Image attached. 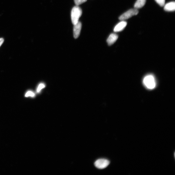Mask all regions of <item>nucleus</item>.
<instances>
[{
    "mask_svg": "<svg viewBox=\"0 0 175 175\" xmlns=\"http://www.w3.org/2000/svg\"><path fill=\"white\" fill-rule=\"evenodd\" d=\"M118 38V36L115 34H111L108 38L107 42L109 46H111L114 44Z\"/></svg>",
    "mask_w": 175,
    "mask_h": 175,
    "instance_id": "nucleus-7",
    "label": "nucleus"
},
{
    "mask_svg": "<svg viewBox=\"0 0 175 175\" xmlns=\"http://www.w3.org/2000/svg\"><path fill=\"white\" fill-rule=\"evenodd\" d=\"M46 87L45 85L43 83H41L38 86L37 89V92L39 93L41 90L45 88Z\"/></svg>",
    "mask_w": 175,
    "mask_h": 175,
    "instance_id": "nucleus-11",
    "label": "nucleus"
},
{
    "mask_svg": "<svg viewBox=\"0 0 175 175\" xmlns=\"http://www.w3.org/2000/svg\"><path fill=\"white\" fill-rule=\"evenodd\" d=\"M110 163V162L108 160L101 159L96 161L95 163V165L97 168L102 169L107 168Z\"/></svg>",
    "mask_w": 175,
    "mask_h": 175,
    "instance_id": "nucleus-4",
    "label": "nucleus"
},
{
    "mask_svg": "<svg viewBox=\"0 0 175 175\" xmlns=\"http://www.w3.org/2000/svg\"><path fill=\"white\" fill-rule=\"evenodd\" d=\"M4 42V39L3 38H0V47H1Z\"/></svg>",
    "mask_w": 175,
    "mask_h": 175,
    "instance_id": "nucleus-14",
    "label": "nucleus"
},
{
    "mask_svg": "<svg viewBox=\"0 0 175 175\" xmlns=\"http://www.w3.org/2000/svg\"><path fill=\"white\" fill-rule=\"evenodd\" d=\"M155 1L161 6L163 7L164 6L165 0H155Z\"/></svg>",
    "mask_w": 175,
    "mask_h": 175,
    "instance_id": "nucleus-13",
    "label": "nucleus"
},
{
    "mask_svg": "<svg viewBox=\"0 0 175 175\" xmlns=\"http://www.w3.org/2000/svg\"><path fill=\"white\" fill-rule=\"evenodd\" d=\"M82 14V10L78 6H76L72 9L71 12V19L72 23L74 25L79 22V19Z\"/></svg>",
    "mask_w": 175,
    "mask_h": 175,
    "instance_id": "nucleus-1",
    "label": "nucleus"
},
{
    "mask_svg": "<svg viewBox=\"0 0 175 175\" xmlns=\"http://www.w3.org/2000/svg\"><path fill=\"white\" fill-rule=\"evenodd\" d=\"M146 0H137L134 5L135 8L138 9L142 8L146 3Z\"/></svg>",
    "mask_w": 175,
    "mask_h": 175,
    "instance_id": "nucleus-9",
    "label": "nucleus"
},
{
    "mask_svg": "<svg viewBox=\"0 0 175 175\" xmlns=\"http://www.w3.org/2000/svg\"><path fill=\"white\" fill-rule=\"evenodd\" d=\"M74 38L77 39L79 36L82 27V24L80 22H79L74 25Z\"/></svg>",
    "mask_w": 175,
    "mask_h": 175,
    "instance_id": "nucleus-5",
    "label": "nucleus"
},
{
    "mask_svg": "<svg viewBox=\"0 0 175 175\" xmlns=\"http://www.w3.org/2000/svg\"><path fill=\"white\" fill-rule=\"evenodd\" d=\"M164 9L165 11L168 12L174 11L175 9V2H171L165 5Z\"/></svg>",
    "mask_w": 175,
    "mask_h": 175,
    "instance_id": "nucleus-8",
    "label": "nucleus"
},
{
    "mask_svg": "<svg viewBox=\"0 0 175 175\" xmlns=\"http://www.w3.org/2000/svg\"><path fill=\"white\" fill-rule=\"evenodd\" d=\"M127 22L122 20V21L118 23L115 27L114 31L115 32H118L121 31L124 29L127 25Z\"/></svg>",
    "mask_w": 175,
    "mask_h": 175,
    "instance_id": "nucleus-6",
    "label": "nucleus"
},
{
    "mask_svg": "<svg viewBox=\"0 0 175 175\" xmlns=\"http://www.w3.org/2000/svg\"><path fill=\"white\" fill-rule=\"evenodd\" d=\"M139 11L137 9H130L120 16L119 19L121 20H125L130 18L133 16L137 15Z\"/></svg>",
    "mask_w": 175,
    "mask_h": 175,
    "instance_id": "nucleus-3",
    "label": "nucleus"
},
{
    "mask_svg": "<svg viewBox=\"0 0 175 175\" xmlns=\"http://www.w3.org/2000/svg\"><path fill=\"white\" fill-rule=\"evenodd\" d=\"M87 0H74L76 6H79L80 5L86 2Z\"/></svg>",
    "mask_w": 175,
    "mask_h": 175,
    "instance_id": "nucleus-12",
    "label": "nucleus"
},
{
    "mask_svg": "<svg viewBox=\"0 0 175 175\" xmlns=\"http://www.w3.org/2000/svg\"><path fill=\"white\" fill-rule=\"evenodd\" d=\"M144 85L148 89H153L156 87V81L154 77L149 75L144 78L143 80Z\"/></svg>",
    "mask_w": 175,
    "mask_h": 175,
    "instance_id": "nucleus-2",
    "label": "nucleus"
},
{
    "mask_svg": "<svg viewBox=\"0 0 175 175\" xmlns=\"http://www.w3.org/2000/svg\"><path fill=\"white\" fill-rule=\"evenodd\" d=\"M35 96V94L33 91H27L25 95V97H34Z\"/></svg>",
    "mask_w": 175,
    "mask_h": 175,
    "instance_id": "nucleus-10",
    "label": "nucleus"
}]
</instances>
